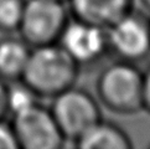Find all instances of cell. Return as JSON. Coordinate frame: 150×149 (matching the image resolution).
Returning a JSON list of instances; mask_svg holds the SVG:
<instances>
[{"label": "cell", "instance_id": "cell-15", "mask_svg": "<svg viewBox=\"0 0 150 149\" xmlns=\"http://www.w3.org/2000/svg\"><path fill=\"white\" fill-rule=\"evenodd\" d=\"M143 109L150 113V66L143 71Z\"/></svg>", "mask_w": 150, "mask_h": 149}, {"label": "cell", "instance_id": "cell-6", "mask_svg": "<svg viewBox=\"0 0 150 149\" xmlns=\"http://www.w3.org/2000/svg\"><path fill=\"white\" fill-rule=\"evenodd\" d=\"M10 119L18 149H60L66 144L50 108L40 102Z\"/></svg>", "mask_w": 150, "mask_h": 149}, {"label": "cell", "instance_id": "cell-8", "mask_svg": "<svg viewBox=\"0 0 150 149\" xmlns=\"http://www.w3.org/2000/svg\"><path fill=\"white\" fill-rule=\"evenodd\" d=\"M71 16L107 29L134 9V0H67Z\"/></svg>", "mask_w": 150, "mask_h": 149}, {"label": "cell", "instance_id": "cell-7", "mask_svg": "<svg viewBox=\"0 0 150 149\" xmlns=\"http://www.w3.org/2000/svg\"><path fill=\"white\" fill-rule=\"evenodd\" d=\"M63 50L81 67H94L109 55L107 29L71 16L58 40Z\"/></svg>", "mask_w": 150, "mask_h": 149}, {"label": "cell", "instance_id": "cell-4", "mask_svg": "<svg viewBox=\"0 0 150 149\" xmlns=\"http://www.w3.org/2000/svg\"><path fill=\"white\" fill-rule=\"evenodd\" d=\"M69 19L66 1L26 0L18 34L31 47L57 44Z\"/></svg>", "mask_w": 150, "mask_h": 149}, {"label": "cell", "instance_id": "cell-9", "mask_svg": "<svg viewBox=\"0 0 150 149\" xmlns=\"http://www.w3.org/2000/svg\"><path fill=\"white\" fill-rule=\"evenodd\" d=\"M31 49L19 34L0 36V77L6 82L21 79Z\"/></svg>", "mask_w": 150, "mask_h": 149}, {"label": "cell", "instance_id": "cell-10", "mask_svg": "<svg viewBox=\"0 0 150 149\" xmlns=\"http://www.w3.org/2000/svg\"><path fill=\"white\" fill-rule=\"evenodd\" d=\"M79 149H130L133 143L128 133L113 122L100 119L74 143Z\"/></svg>", "mask_w": 150, "mask_h": 149}, {"label": "cell", "instance_id": "cell-14", "mask_svg": "<svg viewBox=\"0 0 150 149\" xmlns=\"http://www.w3.org/2000/svg\"><path fill=\"white\" fill-rule=\"evenodd\" d=\"M8 87L9 82L0 77V119H6L8 112Z\"/></svg>", "mask_w": 150, "mask_h": 149}, {"label": "cell", "instance_id": "cell-18", "mask_svg": "<svg viewBox=\"0 0 150 149\" xmlns=\"http://www.w3.org/2000/svg\"><path fill=\"white\" fill-rule=\"evenodd\" d=\"M149 148H150V144H149Z\"/></svg>", "mask_w": 150, "mask_h": 149}, {"label": "cell", "instance_id": "cell-1", "mask_svg": "<svg viewBox=\"0 0 150 149\" xmlns=\"http://www.w3.org/2000/svg\"><path fill=\"white\" fill-rule=\"evenodd\" d=\"M81 67L58 44L33 47L21 81L41 98L52 99L74 86Z\"/></svg>", "mask_w": 150, "mask_h": 149}, {"label": "cell", "instance_id": "cell-5", "mask_svg": "<svg viewBox=\"0 0 150 149\" xmlns=\"http://www.w3.org/2000/svg\"><path fill=\"white\" fill-rule=\"evenodd\" d=\"M109 54L138 63L150 55V16L132 10L107 28Z\"/></svg>", "mask_w": 150, "mask_h": 149}, {"label": "cell", "instance_id": "cell-12", "mask_svg": "<svg viewBox=\"0 0 150 149\" xmlns=\"http://www.w3.org/2000/svg\"><path fill=\"white\" fill-rule=\"evenodd\" d=\"M26 0H0V34H18Z\"/></svg>", "mask_w": 150, "mask_h": 149}, {"label": "cell", "instance_id": "cell-13", "mask_svg": "<svg viewBox=\"0 0 150 149\" xmlns=\"http://www.w3.org/2000/svg\"><path fill=\"white\" fill-rule=\"evenodd\" d=\"M0 149H18L10 122L0 119Z\"/></svg>", "mask_w": 150, "mask_h": 149}, {"label": "cell", "instance_id": "cell-3", "mask_svg": "<svg viewBox=\"0 0 150 149\" xmlns=\"http://www.w3.org/2000/svg\"><path fill=\"white\" fill-rule=\"evenodd\" d=\"M49 108L66 142L73 144L91 127L103 119L97 97L78 87L77 83L53 97Z\"/></svg>", "mask_w": 150, "mask_h": 149}, {"label": "cell", "instance_id": "cell-2", "mask_svg": "<svg viewBox=\"0 0 150 149\" xmlns=\"http://www.w3.org/2000/svg\"><path fill=\"white\" fill-rule=\"evenodd\" d=\"M96 97L102 108L115 114L143 111V71L134 62L115 60L108 63L96 79Z\"/></svg>", "mask_w": 150, "mask_h": 149}, {"label": "cell", "instance_id": "cell-16", "mask_svg": "<svg viewBox=\"0 0 150 149\" xmlns=\"http://www.w3.org/2000/svg\"><path fill=\"white\" fill-rule=\"evenodd\" d=\"M140 3L143 5V8L150 13V0H140Z\"/></svg>", "mask_w": 150, "mask_h": 149}, {"label": "cell", "instance_id": "cell-11", "mask_svg": "<svg viewBox=\"0 0 150 149\" xmlns=\"http://www.w3.org/2000/svg\"><path fill=\"white\" fill-rule=\"evenodd\" d=\"M39 97L21 79L9 82L8 87V112L9 117L16 116L39 103Z\"/></svg>", "mask_w": 150, "mask_h": 149}, {"label": "cell", "instance_id": "cell-17", "mask_svg": "<svg viewBox=\"0 0 150 149\" xmlns=\"http://www.w3.org/2000/svg\"><path fill=\"white\" fill-rule=\"evenodd\" d=\"M60 1H67V0H60Z\"/></svg>", "mask_w": 150, "mask_h": 149}]
</instances>
